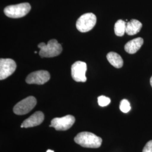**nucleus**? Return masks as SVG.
<instances>
[{
	"label": "nucleus",
	"mask_w": 152,
	"mask_h": 152,
	"mask_svg": "<svg viewBox=\"0 0 152 152\" xmlns=\"http://www.w3.org/2000/svg\"><path fill=\"white\" fill-rule=\"evenodd\" d=\"M50 75L46 71H36L30 73L27 76L26 81L28 84L44 85L49 81Z\"/></svg>",
	"instance_id": "9"
},
{
	"label": "nucleus",
	"mask_w": 152,
	"mask_h": 152,
	"mask_svg": "<svg viewBox=\"0 0 152 152\" xmlns=\"http://www.w3.org/2000/svg\"><path fill=\"white\" fill-rule=\"evenodd\" d=\"M44 120V114L41 111H37L23 121L22 128H30L41 124Z\"/></svg>",
	"instance_id": "10"
},
{
	"label": "nucleus",
	"mask_w": 152,
	"mask_h": 152,
	"mask_svg": "<svg viewBox=\"0 0 152 152\" xmlns=\"http://www.w3.org/2000/svg\"><path fill=\"white\" fill-rule=\"evenodd\" d=\"M107 58L111 65L116 68H121L124 65V60L120 55L115 52H110L107 55Z\"/></svg>",
	"instance_id": "13"
},
{
	"label": "nucleus",
	"mask_w": 152,
	"mask_h": 152,
	"mask_svg": "<svg viewBox=\"0 0 152 152\" xmlns=\"http://www.w3.org/2000/svg\"><path fill=\"white\" fill-rule=\"evenodd\" d=\"M142 26L141 22L136 19H132L126 24V33L130 36L135 35L140 31Z\"/></svg>",
	"instance_id": "12"
},
{
	"label": "nucleus",
	"mask_w": 152,
	"mask_h": 152,
	"mask_svg": "<svg viewBox=\"0 0 152 152\" xmlns=\"http://www.w3.org/2000/svg\"><path fill=\"white\" fill-rule=\"evenodd\" d=\"M38 47L40 49L39 55L42 58H53L60 55L62 51L61 45L56 39L50 40L48 44L41 42L38 44Z\"/></svg>",
	"instance_id": "2"
},
{
	"label": "nucleus",
	"mask_w": 152,
	"mask_h": 152,
	"mask_svg": "<svg viewBox=\"0 0 152 152\" xmlns=\"http://www.w3.org/2000/svg\"><path fill=\"white\" fill-rule=\"evenodd\" d=\"M150 83H151V85L152 87V76L151 78V80H150Z\"/></svg>",
	"instance_id": "18"
},
{
	"label": "nucleus",
	"mask_w": 152,
	"mask_h": 152,
	"mask_svg": "<svg viewBox=\"0 0 152 152\" xmlns=\"http://www.w3.org/2000/svg\"><path fill=\"white\" fill-rule=\"evenodd\" d=\"M31 9V5L29 3L25 2L6 7L4 13L6 16L11 18H20L26 16Z\"/></svg>",
	"instance_id": "3"
},
{
	"label": "nucleus",
	"mask_w": 152,
	"mask_h": 152,
	"mask_svg": "<svg viewBox=\"0 0 152 152\" xmlns=\"http://www.w3.org/2000/svg\"><path fill=\"white\" fill-rule=\"evenodd\" d=\"M96 23V17L93 13H86L80 16L76 22V28L81 32L91 31Z\"/></svg>",
	"instance_id": "4"
},
{
	"label": "nucleus",
	"mask_w": 152,
	"mask_h": 152,
	"mask_svg": "<svg viewBox=\"0 0 152 152\" xmlns=\"http://www.w3.org/2000/svg\"><path fill=\"white\" fill-rule=\"evenodd\" d=\"M86 63L81 61H77L72 65V77L75 81L78 82H85L87 80V78L86 77Z\"/></svg>",
	"instance_id": "6"
},
{
	"label": "nucleus",
	"mask_w": 152,
	"mask_h": 152,
	"mask_svg": "<svg viewBox=\"0 0 152 152\" xmlns=\"http://www.w3.org/2000/svg\"><path fill=\"white\" fill-rule=\"evenodd\" d=\"M75 122V118L72 115H67L60 118H55L51 122L50 127L58 131H65L70 129Z\"/></svg>",
	"instance_id": "7"
},
{
	"label": "nucleus",
	"mask_w": 152,
	"mask_h": 152,
	"mask_svg": "<svg viewBox=\"0 0 152 152\" xmlns=\"http://www.w3.org/2000/svg\"><path fill=\"white\" fill-rule=\"evenodd\" d=\"M75 141L81 147L89 148H98L101 146L102 139L89 132H82L75 137Z\"/></svg>",
	"instance_id": "1"
},
{
	"label": "nucleus",
	"mask_w": 152,
	"mask_h": 152,
	"mask_svg": "<svg viewBox=\"0 0 152 152\" xmlns=\"http://www.w3.org/2000/svg\"><path fill=\"white\" fill-rule=\"evenodd\" d=\"M120 110L124 113H128L131 110L130 104L126 99H123L120 103Z\"/></svg>",
	"instance_id": "15"
},
{
	"label": "nucleus",
	"mask_w": 152,
	"mask_h": 152,
	"mask_svg": "<svg viewBox=\"0 0 152 152\" xmlns=\"http://www.w3.org/2000/svg\"><path fill=\"white\" fill-rule=\"evenodd\" d=\"M98 102L100 107H106L110 103V98L102 95L98 97Z\"/></svg>",
	"instance_id": "16"
},
{
	"label": "nucleus",
	"mask_w": 152,
	"mask_h": 152,
	"mask_svg": "<svg viewBox=\"0 0 152 152\" xmlns=\"http://www.w3.org/2000/svg\"><path fill=\"white\" fill-rule=\"evenodd\" d=\"M144 43V40L141 37L135 38L129 41L125 45V51L130 54H135L141 48Z\"/></svg>",
	"instance_id": "11"
},
{
	"label": "nucleus",
	"mask_w": 152,
	"mask_h": 152,
	"mask_svg": "<svg viewBox=\"0 0 152 152\" xmlns=\"http://www.w3.org/2000/svg\"><path fill=\"white\" fill-rule=\"evenodd\" d=\"M126 24L127 23L122 20H118L115 23L114 33L117 36L122 37L126 33Z\"/></svg>",
	"instance_id": "14"
},
{
	"label": "nucleus",
	"mask_w": 152,
	"mask_h": 152,
	"mask_svg": "<svg viewBox=\"0 0 152 152\" xmlns=\"http://www.w3.org/2000/svg\"><path fill=\"white\" fill-rule=\"evenodd\" d=\"M142 152H152V140L147 142L142 150Z\"/></svg>",
	"instance_id": "17"
},
{
	"label": "nucleus",
	"mask_w": 152,
	"mask_h": 152,
	"mask_svg": "<svg viewBox=\"0 0 152 152\" xmlns=\"http://www.w3.org/2000/svg\"><path fill=\"white\" fill-rule=\"evenodd\" d=\"M46 152H54L53 151H52V150H50V149H49V150H48Z\"/></svg>",
	"instance_id": "19"
},
{
	"label": "nucleus",
	"mask_w": 152,
	"mask_h": 152,
	"mask_svg": "<svg viewBox=\"0 0 152 152\" xmlns=\"http://www.w3.org/2000/svg\"><path fill=\"white\" fill-rule=\"evenodd\" d=\"M34 53H35V54H37V51H35V52H34Z\"/></svg>",
	"instance_id": "20"
},
{
	"label": "nucleus",
	"mask_w": 152,
	"mask_h": 152,
	"mask_svg": "<svg viewBox=\"0 0 152 152\" xmlns=\"http://www.w3.org/2000/svg\"><path fill=\"white\" fill-rule=\"evenodd\" d=\"M16 63L11 59H2L0 60V80H5L15 71Z\"/></svg>",
	"instance_id": "8"
},
{
	"label": "nucleus",
	"mask_w": 152,
	"mask_h": 152,
	"mask_svg": "<svg viewBox=\"0 0 152 152\" xmlns=\"http://www.w3.org/2000/svg\"><path fill=\"white\" fill-rule=\"evenodd\" d=\"M37 104L36 98L28 96L16 104L13 108V111L17 115H24L28 113L34 108Z\"/></svg>",
	"instance_id": "5"
}]
</instances>
